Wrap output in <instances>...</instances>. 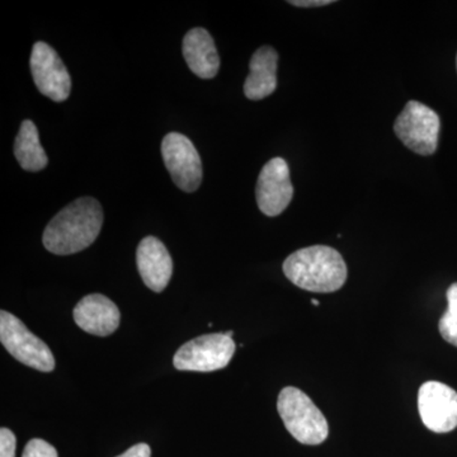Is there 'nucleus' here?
<instances>
[{"mask_svg": "<svg viewBox=\"0 0 457 457\" xmlns=\"http://www.w3.org/2000/svg\"><path fill=\"white\" fill-rule=\"evenodd\" d=\"M183 56L192 73L201 79H212L220 69L215 41L204 29H191L183 38Z\"/></svg>", "mask_w": 457, "mask_h": 457, "instance_id": "obj_13", "label": "nucleus"}, {"mask_svg": "<svg viewBox=\"0 0 457 457\" xmlns=\"http://www.w3.org/2000/svg\"><path fill=\"white\" fill-rule=\"evenodd\" d=\"M0 341L5 350L29 368L42 372L55 369V359L49 345L29 332V328L11 312H0Z\"/></svg>", "mask_w": 457, "mask_h": 457, "instance_id": "obj_4", "label": "nucleus"}, {"mask_svg": "<svg viewBox=\"0 0 457 457\" xmlns=\"http://www.w3.org/2000/svg\"><path fill=\"white\" fill-rule=\"evenodd\" d=\"M17 440L11 429H0V457H16Z\"/></svg>", "mask_w": 457, "mask_h": 457, "instance_id": "obj_18", "label": "nucleus"}, {"mask_svg": "<svg viewBox=\"0 0 457 457\" xmlns=\"http://www.w3.org/2000/svg\"><path fill=\"white\" fill-rule=\"evenodd\" d=\"M137 263L141 278L150 290L162 293L170 284L173 261L161 240L154 237H144L137 246Z\"/></svg>", "mask_w": 457, "mask_h": 457, "instance_id": "obj_12", "label": "nucleus"}, {"mask_svg": "<svg viewBox=\"0 0 457 457\" xmlns=\"http://www.w3.org/2000/svg\"><path fill=\"white\" fill-rule=\"evenodd\" d=\"M255 196L261 212L270 218L287 209L293 201L294 187L285 159L273 158L264 165L258 177Z\"/></svg>", "mask_w": 457, "mask_h": 457, "instance_id": "obj_10", "label": "nucleus"}, {"mask_svg": "<svg viewBox=\"0 0 457 457\" xmlns=\"http://www.w3.org/2000/svg\"><path fill=\"white\" fill-rule=\"evenodd\" d=\"M14 155L22 170L40 171L49 163L46 153L40 143L38 130L31 120H25L14 143Z\"/></svg>", "mask_w": 457, "mask_h": 457, "instance_id": "obj_15", "label": "nucleus"}, {"mask_svg": "<svg viewBox=\"0 0 457 457\" xmlns=\"http://www.w3.org/2000/svg\"><path fill=\"white\" fill-rule=\"evenodd\" d=\"M447 311L441 318L438 329L442 338L457 347V282L447 290Z\"/></svg>", "mask_w": 457, "mask_h": 457, "instance_id": "obj_16", "label": "nucleus"}, {"mask_svg": "<svg viewBox=\"0 0 457 457\" xmlns=\"http://www.w3.org/2000/svg\"><path fill=\"white\" fill-rule=\"evenodd\" d=\"M119 308L107 296L92 294L83 297L74 309L77 326L89 335L107 337L120 326Z\"/></svg>", "mask_w": 457, "mask_h": 457, "instance_id": "obj_11", "label": "nucleus"}, {"mask_svg": "<svg viewBox=\"0 0 457 457\" xmlns=\"http://www.w3.org/2000/svg\"><path fill=\"white\" fill-rule=\"evenodd\" d=\"M282 269L294 285L312 293H335L347 279L342 255L327 245L299 249L286 258Z\"/></svg>", "mask_w": 457, "mask_h": 457, "instance_id": "obj_2", "label": "nucleus"}, {"mask_svg": "<svg viewBox=\"0 0 457 457\" xmlns=\"http://www.w3.org/2000/svg\"><path fill=\"white\" fill-rule=\"evenodd\" d=\"M456 65H457V56H456Z\"/></svg>", "mask_w": 457, "mask_h": 457, "instance_id": "obj_22", "label": "nucleus"}, {"mask_svg": "<svg viewBox=\"0 0 457 457\" xmlns=\"http://www.w3.org/2000/svg\"><path fill=\"white\" fill-rule=\"evenodd\" d=\"M33 82L45 97L64 102L71 96V79L68 69L55 50L45 42L33 45L31 59Z\"/></svg>", "mask_w": 457, "mask_h": 457, "instance_id": "obj_8", "label": "nucleus"}, {"mask_svg": "<svg viewBox=\"0 0 457 457\" xmlns=\"http://www.w3.org/2000/svg\"><path fill=\"white\" fill-rule=\"evenodd\" d=\"M278 409L286 429L303 445H320L327 440L329 427L320 409L302 390L287 386L279 393Z\"/></svg>", "mask_w": 457, "mask_h": 457, "instance_id": "obj_3", "label": "nucleus"}, {"mask_svg": "<svg viewBox=\"0 0 457 457\" xmlns=\"http://www.w3.org/2000/svg\"><path fill=\"white\" fill-rule=\"evenodd\" d=\"M162 156L177 187L195 192L203 182V162L194 143L179 132H170L162 141Z\"/></svg>", "mask_w": 457, "mask_h": 457, "instance_id": "obj_7", "label": "nucleus"}, {"mask_svg": "<svg viewBox=\"0 0 457 457\" xmlns=\"http://www.w3.org/2000/svg\"><path fill=\"white\" fill-rule=\"evenodd\" d=\"M152 456V450L146 444H137L130 447L122 455L117 457H150Z\"/></svg>", "mask_w": 457, "mask_h": 457, "instance_id": "obj_19", "label": "nucleus"}, {"mask_svg": "<svg viewBox=\"0 0 457 457\" xmlns=\"http://www.w3.org/2000/svg\"><path fill=\"white\" fill-rule=\"evenodd\" d=\"M440 128L438 114L417 101L408 102L394 123L399 140L420 155H432L437 150Z\"/></svg>", "mask_w": 457, "mask_h": 457, "instance_id": "obj_6", "label": "nucleus"}, {"mask_svg": "<svg viewBox=\"0 0 457 457\" xmlns=\"http://www.w3.org/2000/svg\"><path fill=\"white\" fill-rule=\"evenodd\" d=\"M278 51L270 46H262L252 56L251 73L245 79V95L251 101L269 97L278 88Z\"/></svg>", "mask_w": 457, "mask_h": 457, "instance_id": "obj_14", "label": "nucleus"}, {"mask_svg": "<svg viewBox=\"0 0 457 457\" xmlns=\"http://www.w3.org/2000/svg\"><path fill=\"white\" fill-rule=\"evenodd\" d=\"M291 5H295V7H302V8H314V7H324V5L332 4L333 0H293V2H288Z\"/></svg>", "mask_w": 457, "mask_h": 457, "instance_id": "obj_20", "label": "nucleus"}, {"mask_svg": "<svg viewBox=\"0 0 457 457\" xmlns=\"http://www.w3.org/2000/svg\"><path fill=\"white\" fill-rule=\"evenodd\" d=\"M102 225L104 210L101 204L93 197L78 198L49 222L42 242L54 254L78 253L95 243Z\"/></svg>", "mask_w": 457, "mask_h": 457, "instance_id": "obj_1", "label": "nucleus"}, {"mask_svg": "<svg viewBox=\"0 0 457 457\" xmlns=\"http://www.w3.org/2000/svg\"><path fill=\"white\" fill-rule=\"evenodd\" d=\"M312 305H314V306H319V302H318V300H312Z\"/></svg>", "mask_w": 457, "mask_h": 457, "instance_id": "obj_21", "label": "nucleus"}, {"mask_svg": "<svg viewBox=\"0 0 457 457\" xmlns=\"http://www.w3.org/2000/svg\"><path fill=\"white\" fill-rule=\"evenodd\" d=\"M236 352V343L225 333L192 339L174 354V368L180 371L212 372L227 368Z\"/></svg>", "mask_w": 457, "mask_h": 457, "instance_id": "obj_5", "label": "nucleus"}, {"mask_svg": "<svg viewBox=\"0 0 457 457\" xmlns=\"http://www.w3.org/2000/svg\"><path fill=\"white\" fill-rule=\"evenodd\" d=\"M22 457H59L55 447L51 446L49 442L33 438L26 445Z\"/></svg>", "mask_w": 457, "mask_h": 457, "instance_id": "obj_17", "label": "nucleus"}, {"mask_svg": "<svg viewBox=\"0 0 457 457\" xmlns=\"http://www.w3.org/2000/svg\"><path fill=\"white\" fill-rule=\"evenodd\" d=\"M420 420L429 431L447 433L457 427V393L438 381H427L418 393Z\"/></svg>", "mask_w": 457, "mask_h": 457, "instance_id": "obj_9", "label": "nucleus"}]
</instances>
